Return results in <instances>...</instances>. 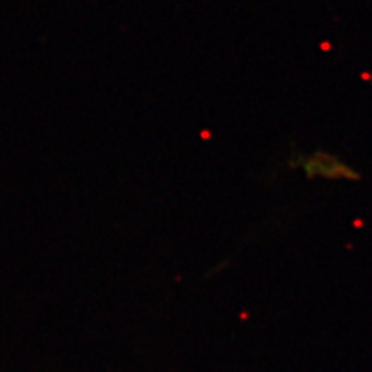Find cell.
I'll return each mask as SVG.
<instances>
[{
  "instance_id": "obj_1",
  "label": "cell",
  "mask_w": 372,
  "mask_h": 372,
  "mask_svg": "<svg viewBox=\"0 0 372 372\" xmlns=\"http://www.w3.org/2000/svg\"><path fill=\"white\" fill-rule=\"evenodd\" d=\"M308 178L323 177L327 180H360V174L349 165L327 152H317L312 157H299L296 162Z\"/></svg>"
}]
</instances>
